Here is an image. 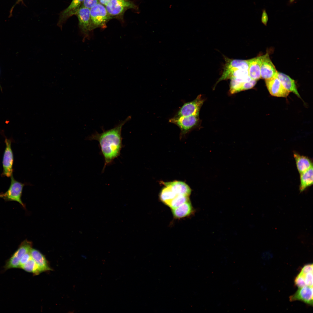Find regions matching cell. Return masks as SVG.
I'll return each mask as SVG.
<instances>
[{"instance_id":"cell-33","label":"cell","mask_w":313,"mask_h":313,"mask_svg":"<svg viewBox=\"0 0 313 313\" xmlns=\"http://www.w3.org/2000/svg\"><path fill=\"white\" fill-rule=\"evenodd\" d=\"M0 75H1V71H0ZM0 89L1 90V91H2V87H1V85L0 82Z\"/></svg>"},{"instance_id":"cell-17","label":"cell","mask_w":313,"mask_h":313,"mask_svg":"<svg viewBox=\"0 0 313 313\" xmlns=\"http://www.w3.org/2000/svg\"><path fill=\"white\" fill-rule=\"evenodd\" d=\"M276 77L279 79L283 87L290 92H292L298 97L301 98L298 91L295 81L288 75L278 72Z\"/></svg>"},{"instance_id":"cell-34","label":"cell","mask_w":313,"mask_h":313,"mask_svg":"<svg viewBox=\"0 0 313 313\" xmlns=\"http://www.w3.org/2000/svg\"><path fill=\"white\" fill-rule=\"evenodd\" d=\"M295 0H290V2H292Z\"/></svg>"},{"instance_id":"cell-28","label":"cell","mask_w":313,"mask_h":313,"mask_svg":"<svg viewBox=\"0 0 313 313\" xmlns=\"http://www.w3.org/2000/svg\"><path fill=\"white\" fill-rule=\"evenodd\" d=\"M99 2L98 0H84L81 6L90 9Z\"/></svg>"},{"instance_id":"cell-25","label":"cell","mask_w":313,"mask_h":313,"mask_svg":"<svg viewBox=\"0 0 313 313\" xmlns=\"http://www.w3.org/2000/svg\"><path fill=\"white\" fill-rule=\"evenodd\" d=\"M189 197L182 195H176L171 201L167 206L171 209L176 208L184 203L190 201Z\"/></svg>"},{"instance_id":"cell-16","label":"cell","mask_w":313,"mask_h":313,"mask_svg":"<svg viewBox=\"0 0 313 313\" xmlns=\"http://www.w3.org/2000/svg\"><path fill=\"white\" fill-rule=\"evenodd\" d=\"M165 185L170 187L176 195H182L189 196L191 190L188 185L185 182L179 181L164 183Z\"/></svg>"},{"instance_id":"cell-12","label":"cell","mask_w":313,"mask_h":313,"mask_svg":"<svg viewBox=\"0 0 313 313\" xmlns=\"http://www.w3.org/2000/svg\"><path fill=\"white\" fill-rule=\"evenodd\" d=\"M278 72L268 53L262 55L261 66V78L265 80L276 77Z\"/></svg>"},{"instance_id":"cell-6","label":"cell","mask_w":313,"mask_h":313,"mask_svg":"<svg viewBox=\"0 0 313 313\" xmlns=\"http://www.w3.org/2000/svg\"><path fill=\"white\" fill-rule=\"evenodd\" d=\"M199 121V115H197L175 116L169 120L170 122L176 124L180 128L181 135L186 134L196 127L198 125Z\"/></svg>"},{"instance_id":"cell-8","label":"cell","mask_w":313,"mask_h":313,"mask_svg":"<svg viewBox=\"0 0 313 313\" xmlns=\"http://www.w3.org/2000/svg\"><path fill=\"white\" fill-rule=\"evenodd\" d=\"M12 141L11 139L5 138L6 147L3 158V172L1 175L8 177H11L13 172L14 155L11 146Z\"/></svg>"},{"instance_id":"cell-2","label":"cell","mask_w":313,"mask_h":313,"mask_svg":"<svg viewBox=\"0 0 313 313\" xmlns=\"http://www.w3.org/2000/svg\"><path fill=\"white\" fill-rule=\"evenodd\" d=\"M225 63L222 74L216 84L222 80L233 78L248 77V60L233 59L225 57Z\"/></svg>"},{"instance_id":"cell-15","label":"cell","mask_w":313,"mask_h":313,"mask_svg":"<svg viewBox=\"0 0 313 313\" xmlns=\"http://www.w3.org/2000/svg\"><path fill=\"white\" fill-rule=\"evenodd\" d=\"M230 80V91L231 94L251 89L255 85L257 81L252 79L245 82L238 81L233 79Z\"/></svg>"},{"instance_id":"cell-20","label":"cell","mask_w":313,"mask_h":313,"mask_svg":"<svg viewBox=\"0 0 313 313\" xmlns=\"http://www.w3.org/2000/svg\"><path fill=\"white\" fill-rule=\"evenodd\" d=\"M30 253L32 258L36 263L42 272L52 270L45 257L39 251L32 248Z\"/></svg>"},{"instance_id":"cell-3","label":"cell","mask_w":313,"mask_h":313,"mask_svg":"<svg viewBox=\"0 0 313 313\" xmlns=\"http://www.w3.org/2000/svg\"><path fill=\"white\" fill-rule=\"evenodd\" d=\"M10 177L11 182L9 188L5 192L0 193V198L3 199L6 201L17 202L25 208V205L22 202L21 198L23 187L26 184L16 180L13 175Z\"/></svg>"},{"instance_id":"cell-18","label":"cell","mask_w":313,"mask_h":313,"mask_svg":"<svg viewBox=\"0 0 313 313\" xmlns=\"http://www.w3.org/2000/svg\"><path fill=\"white\" fill-rule=\"evenodd\" d=\"M194 211L190 201L172 209V214L174 217L178 219L190 216L193 213Z\"/></svg>"},{"instance_id":"cell-23","label":"cell","mask_w":313,"mask_h":313,"mask_svg":"<svg viewBox=\"0 0 313 313\" xmlns=\"http://www.w3.org/2000/svg\"><path fill=\"white\" fill-rule=\"evenodd\" d=\"M176 195L169 186L165 185L161 191L159 198L160 200L168 205L171 201Z\"/></svg>"},{"instance_id":"cell-4","label":"cell","mask_w":313,"mask_h":313,"mask_svg":"<svg viewBox=\"0 0 313 313\" xmlns=\"http://www.w3.org/2000/svg\"><path fill=\"white\" fill-rule=\"evenodd\" d=\"M90 10L93 30L97 28L106 27V23L112 17L105 7L99 3Z\"/></svg>"},{"instance_id":"cell-10","label":"cell","mask_w":313,"mask_h":313,"mask_svg":"<svg viewBox=\"0 0 313 313\" xmlns=\"http://www.w3.org/2000/svg\"><path fill=\"white\" fill-rule=\"evenodd\" d=\"M201 95H199L194 100L185 103L179 110L176 116L199 115L200 109L204 102Z\"/></svg>"},{"instance_id":"cell-22","label":"cell","mask_w":313,"mask_h":313,"mask_svg":"<svg viewBox=\"0 0 313 313\" xmlns=\"http://www.w3.org/2000/svg\"><path fill=\"white\" fill-rule=\"evenodd\" d=\"M84 0H72L69 6L62 12L61 14L62 18L63 19H65L76 14L81 6Z\"/></svg>"},{"instance_id":"cell-5","label":"cell","mask_w":313,"mask_h":313,"mask_svg":"<svg viewBox=\"0 0 313 313\" xmlns=\"http://www.w3.org/2000/svg\"><path fill=\"white\" fill-rule=\"evenodd\" d=\"M105 8L111 17L120 15L129 9H139L138 6L129 0H111Z\"/></svg>"},{"instance_id":"cell-29","label":"cell","mask_w":313,"mask_h":313,"mask_svg":"<svg viewBox=\"0 0 313 313\" xmlns=\"http://www.w3.org/2000/svg\"><path fill=\"white\" fill-rule=\"evenodd\" d=\"M313 264H309L305 265L302 268L300 272V273L304 274L306 273L313 272Z\"/></svg>"},{"instance_id":"cell-30","label":"cell","mask_w":313,"mask_h":313,"mask_svg":"<svg viewBox=\"0 0 313 313\" xmlns=\"http://www.w3.org/2000/svg\"><path fill=\"white\" fill-rule=\"evenodd\" d=\"M30 252L26 253L21 258L20 261V268L32 258Z\"/></svg>"},{"instance_id":"cell-32","label":"cell","mask_w":313,"mask_h":313,"mask_svg":"<svg viewBox=\"0 0 313 313\" xmlns=\"http://www.w3.org/2000/svg\"><path fill=\"white\" fill-rule=\"evenodd\" d=\"M110 0H99V1L100 3L105 6Z\"/></svg>"},{"instance_id":"cell-24","label":"cell","mask_w":313,"mask_h":313,"mask_svg":"<svg viewBox=\"0 0 313 313\" xmlns=\"http://www.w3.org/2000/svg\"><path fill=\"white\" fill-rule=\"evenodd\" d=\"M21 268L27 272L32 273L35 275H38L42 272L36 263L32 258L21 266Z\"/></svg>"},{"instance_id":"cell-19","label":"cell","mask_w":313,"mask_h":313,"mask_svg":"<svg viewBox=\"0 0 313 313\" xmlns=\"http://www.w3.org/2000/svg\"><path fill=\"white\" fill-rule=\"evenodd\" d=\"M293 156L296 167L299 174L306 171L313 166L312 161L308 157L294 152Z\"/></svg>"},{"instance_id":"cell-31","label":"cell","mask_w":313,"mask_h":313,"mask_svg":"<svg viewBox=\"0 0 313 313\" xmlns=\"http://www.w3.org/2000/svg\"><path fill=\"white\" fill-rule=\"evenodd\" d=\"M268 20V17L266 11L264 10L263 11L261 17V21L262 23L266 25Z\"/></svg>"},{"instance_id":"cell-26","label":"cell","mask_w":313,"mask_h":313,"mask_svg":"<svg viewBox=\"0 0 313 313\" xmlns=\"http://www.w3.org/2000/svg\"><path fill=\"white\" fill-rule=\"evenodd\" d=\"M294 283L295 285L298 288L307 286L303 276L299 273L295 278Z\"/></svg>"},{"instance_id":"cell-14","label":"cell","mask_w":313,"mask_h":313,"mask_svg":"<svg viewBox=\"0 0 313 313\" xmlns=\"http://www.w3.org/2000/svg\"><path fill=\"white\" fill-rule=\"evenodd\" d=\"M262 55L248 60L249 75L252 79L258 80L261 78V66Z\"/></svg>"},{"instance_id":"cell-13","label":"cell","mask_w":313,"mask_h":313,"mask_svg":"<svg viewBox=\"0 0 313 313\" xmlns=\"http://www.w3.org/2000/svg\"><path fill=\"white\" fill-rule=\"evenodd\" d=\"M313 286H305L299 289L294 294L289 297L290 301H299L310 306H313Z\"/></svg>"},{"instance_id":"cell-21","label":"cell","mask_w":313,"mask_h":313,"mask_svg":"<svg viewBox=\"0 0 313 313\" xmlns=\"http://www.w3.org/2000/svg\"><path fill=\"white\" fill-rule=\"evenodd\" d=\"M300 174L299 190L301 192L313 184V166Z\"/></svg>"},{"instance_id":"cell-11","label":"cell","mask_w":313,"mask_h":313,"mask_svg":"<svg viewBox=\"0 0 313 313\" xmlns=\"http://www.w3.org/2000/svg\"><path fill=\"white\" fill-rule=\"evenodd\" d=\"M265 81L267 88L272 96L286 97L289 94L290 92L283 87L277 77L265 80Z\"/></svg>"},{"instance_id":"cell-9","label":"cell","mask_w":313,"mask_h":313,"mask_svg":"<svg viewBox=\"0 0 313 313\" xmlns=\"http://www.w3.org/2000/svg\"><path fill=\"white\" fill-rule=\"evenodd\" d=\"M79 21V26L83 35V41L88 39L89 32L93 30L90 15V9L81 6L76 14Z\"/></svg>"},{"instance_id":"cell-27","label":"cell","mask_w":313,"mask_h":313,"mask_svg":"<svg viewBox=\"0 0 313 313\" xmlns=\"http://www.w3.org/2000/svg\"><path fill=\"white\" fill-rule=\"evenodd\" d=\"M304 277L307 286H313V272H310L305 274L300 273Z\"/></svg>"},{"instance_id":"cell-1","label":"cell","mask_w":313,"mask_h":313,"mask_svg":"<svg viewBox=\"0 0 313 313\" xmlns=\"http://www.w3.org/2000/svg\"><path fill=\"white\" fill-rule=\"evenodd\" d=\"M131 118V117L129 116L114 128L107 130L103 129V132L100 133L96 132L88 137V140H96L99 142L101 153L104 160L103 172L106 166L111 164L120 155L123 147L121 136L122 127Z\"/></svg>"},{"instance_id":"cell-7","label":"cell","mask_w":313,"mask_h":313,"mask_svg":"<svg viewBox=\"0 0 313 313\" xmlns=\"http://www.w3.org/2000/svg\"><path fill=\"white\" fill-rule=\"evenodd\" d=\"M32 246V242L27 239L22 242L18 249L6 262L5 269L7 270L13 268H20L21 258L26 253L30 251Z\"/></svg>"}]
</instances>
